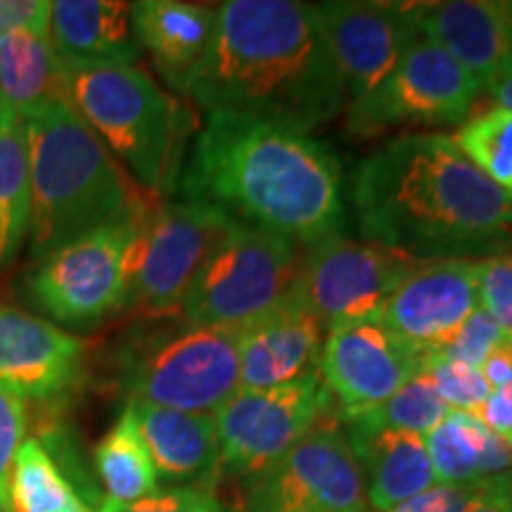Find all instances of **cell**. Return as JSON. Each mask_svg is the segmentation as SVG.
Returning a JSON list of instances; mask_svg holds the SVG:
<instances>
[{
    "label": "cell",
    "mask_w": 512,
    "mask_h": 512,
    "mask_svg": "<svg viewBox=\"0 0 512 512\" xmlns=\"http://www.w3.org/2000/svg\"><path fill=\"white\" fill-rule=\"evenodd\" d=\"M351 202L366 240L413 264L494 256L512 247V192L451 136L408 133L358 164Z\"/></svg>",
    "instance_id": "cell-1"
},
{
    "label": "cell",
    "mask_w": 512,
    "mask_h": 512,
    "mask_svg": "<svg viewBox=\"0 0 512 512\" xmlns=\"http://www.w3.org/2000/svg\"><path fill=\"white\" fill-rule=\"evenodd\" d=\"M185 93L207 114L309 133L349 105L313 8L297 0H228Z\"/></svg>",
    "instance_id": "cell-2"
},
{
    "label": "cell",
    "mask_w": 512,
    "mask_h": 512,
    "mask_svg": "<svg viewBox=\"0 0 512 512\" xmlns=\"http://www.w3.org/2000/svg\"><path fill=\"white\" fill-rule=\"evenodd\" d=\"M181 190L297 247L335 238L344 223L342 166L328 145L233 114H207Z\"/></svg>",
    "instance_id": "cell-3"
},
{
    "label": "cell",
    "mask_w": 512,
    "mask_h": 512,
    "mask_svg": "<svg viewBox=\"0 0 512 512\" xmlns=\"http://www.w3.org/2000/svg\"><path fill=\"white\" fill-rule=\"evenodd\" d=\"M22 119L29 143L34 264L143 204L136 185L72 102H50Z\"/></svg>",
    "instance_id": "cell-4"
},
{
    "label": "cell",
    "mask_w": 512,
    "mask_h": 512,
    "mask_svg": "<svg viewBox=\"0 0 512 512\" xmlns=\"http://www.w3.org/2000/svg\"><path fill=\"white\" fill-rule=\"evenodd\" d=\"M67 95L117 164L152 195L174 188L188 114L136 64L67 72Z\"/></svg>",
    "instance_id": "cell-5"
},
{
    "label": "cell",
    "mask_w": 512,
    "mask_h": 512,
    "mask_svg": "<svg viewBox=\"0 0 512 512\" xmlns=\"http://www.w3.org/2000/svg\"><path fill=\"white\" fill-rule=\"evenodd\" d=\"M131 401L214 415L240 392V330L192 325L138 337L121 354Z\"/></svg>",
    "instance_id": "cell-6"
},
{
    "label": "cell",
    "mask_w": 512,
    "mask_h": 512,
    "mask_svg": "<svg viewBox=\"0 0 512 512\" xmlns=\"http://www.w3.org/2000/svg\"><path fill=\"white\" fill-rule=\"evenodd\" d=\"M299 266L294 242L235 223L185 294L183 320L211 328H247L290 297Z\"/></svg>",
    "instance_id": "cell-7"
},
{
    "label": "cell",
    "mask_w": 512,
    "mask_h": 512,
    "mask_svg": "<svg viewBox=\"0 0 512 512\" xmlns=\"http://www.w3.org/2000/svg\"><path fill=\"white\" fill-rule=\"evenodd\" d=\"M233 228L219 207L192 197L145 207L128 252L126 309L181 311L197 273Z\"/></svg>",
    "instance_id": "cell-8"
},
{
    "label": "cell",
    "mask_w": 512,
    "mask_h": 512,
    "mask_svg": "<svg viewBox=\"0 0 512 512\" xmlns=\"http://www.w3.org/2000/svg\"><path fill=\"white\" fill-rule=\"evenodd\" d=\"M147 204L81 235L29 273V302L67 328H93L126 309L128 252Z\"/></svg>",
    "instance_id": "cell-9"
},
{
    "label": "cell",
    "mask_w": 512,
    "mask_h": 512,
    "mask_svg": "<svg viewBox=\"0 0 512 512\" xmlns=\"http://www.w3.org/2000/svg\"><path fill=\"white\" fill-rule=\"evenodd\" d=\"M332 401L320 375L271 389H240L214 413L221 465L254 477L323 425Z\"/></svg>",
    "instance_id": "cell-10"
},
{
    "label": "cell",
    "mask_w": 512,
    "mask_h": 512,
    "mask_svg": "<svg viewBox=\"0 0 512 512\" xmlns=\"http://www.w3.org/2000/svg\"><path fill=\"white\" fill-rule=\"evenodd\" d=\"M366 501V477L347 432L328 422L245 479V512H366Z\"/></svg>",
    "instance_id": "cell-11"
},
{
    "label": "cell",
    "mask_w": 512,
    "mask_h": 512,
    "mask_svg": "<svg viewBox=\"0 0 512 512\" xmlns=\"http://www.w3.org/2000/svg\"><path fill=\"white\" fill-rule=\"evenodd\" d=\"M479 91L451 55L420 38L373 95L351 102L349 128L373 136L401 126L465 124Z\"/></svg>",
    "instance_id": "cell-12"
},
{
    "label": "cell",
    "mask_w": 512,
    "mask_h": 512,
    "mask_svg": "<svg viewBox=\"0 0 512 512\" xmlns=\"http://www.w3.org/2000/svg\"><path fill=\"white\" fill-rule=\"evenodd\" d=\"M320 31L351 102L366 100L420 41V3L328 0L313 3Z\"/></svg>",
    "instance_id": "cell-13"
},
{
    "label": "cell",
    "mask_w": 512,
    "mask_h": 512,
    "mask_svg": "<svg viewBox=\"0 0 512 512\" xmlns=\"http://www.w3.org/2000/svg\"><path fill=\"white\" fill-rule=\"evenodd\" d=\"M413 266L406 256L370 240L335 235L304 256L294 292L325 328L375 320Z\"/></svg>",
    "instance_id": "cell-14"
},
{
    "label": "cell",
    "mask_w": 512,
    "mask_h": 512,
    "mask_svg": "<svg viewBox=\"0 0 512 512\" xmlns=\"http://www.w3.org/2000/svg\"><path fill=\"white\" fill-rule=\"evenodd\" d=\"M422 370V356L399 342L380 320L332 325L318 375L342 422L373 413Z\"/></svg>",
    "instance_id": "cell-15"
},
{
    "label": "cell",
    "mask_w": 512,
    "mask_h": 512,
    "mask_svg": "<svg viewBox=\"0 0 512 512\" xmlns=\"http://www.w3.org/2000/svg\"><path fill=\"white\" fill-rule=\"evenodd\" d=\"M477 309V261H425L401 280L377 320L425 358L441 354Z\"/></svg>",
    "instance_id": "cell-16"
},
{
    "label": "cell",
    "mask_w": 512,
    "mask_h": 512,
    "mask_svg": "<svg viewBox=\"0 0 512 512\" xmlns=\"http://www.w3.org/2000/svg\"><path fill=\"white\" fill-rule=\"evenodd\" d=\"M86 344L34 313L0 304V389L48 401L74 387Z\"/></svg>",
    "instance_id": "cell-17"
},
{
    "label": "cell",
    "mask_w": 512,
    "mask_h": 512,
    "mask_svg": "<svg viewBox=\"0 0 512 512\" xmlns=\"http://www.w3.org/2000/svg\"><path fill=\"white\" fill-rule=\"evenodd\" d=\"M328 328L292 292L240 330V389H271L318 373Z\"/></svg>",
    "instance_id": "cell-18"
},
{
    "label": "cell",
    "mask_w": 512,
    "mask_h": 512,
    "mask_svg": "<svg viewBox=\"0 0 512 512\" xmlns=\"http://www.w3.org/2000/svg\"><path fill=\"white\" fill-rule=\"evenodd\" d=\"M420 34L451 55L484 91L512 55V3H420Z\"/></svg>",
    "instance_id": "cell-19"
},
{
    "label": "cell",
    "mask_w": 512,
    "mask_h": 512,
    "mask_svg": "<svg viewBox=\"0 0 512 512\" xmlns=\"http://www.w3.org/2000/svg\"><path fill=\"white\" fill-rule=\"evenodd\" d=\"M50 38L67 72L133 64L143 53L133 31V3L119 0H57Z\"/></svg>",
    "instance_id": "cell-20"
},
{
    "label": "cell",
    "mask_w": 512,
    "mask_h": 512,
    "mask_svg": "<svg viewBox=\"0 0 512 512\" xmlns=\"http://www.w3.org/2000/svg\"><path fill=\"white\" fill-rule=\"evenodd\" d=\"M347 439L366 477L368 505L387 512L437 484L425 437L351 420Z\"/></svg>",
    "instance_id": "cell-21"
},
{
    "label": "cell",
    "mask_w": 512,
    "mask_h": 512,
    "mask_svg": "<svg viewBox=\"0 0 512 512\" xmlns=\"http://www.w3.org/2000/svg\"><path fill=\"white\" fill-rule=\"evenodd\" d=\"M150 453L157 477L183 486H204L221 465L216 420L209 413H183L126 401Z\"/></svg>",
    "instance_id": "cell-22"
},
{
    "label": "cell",
    "mask_w": 512,
    "mask_h": 512,
    "mask_svg": "<svg viewBox=\"0 0 512 512\" xmlns=\"http://www.w3.org/2000/svg\"><path fill=\"white\" fill-rule=\"evenodd\" d=\"M216 27V8L183 0L133 3V31L164 79L185 93L190 76L207 55Z\"/></svg>",
    "instance_id": "cell-23"
},
{
    "label": "cell",
    "mask_w": 512,
    "mask_h": 512,
    "mask_svg": "<svg viewBox=\"0 0 512 512\" xmlns=\"http://www.w3.org/2000/svg\"><path fill=\"white\" fill-rule=\"evenodd\" d=\"M425 444L441 484H472L512 472V444L472 413L451 411Z\"/></svg>",
    "instance_id": "cell-24"
},
{
    "label": "cell",
    "mask_w": 512,
    "mask_h": 512,
    "mask_svg": "<svg viewBox=\"0 0 512 512\" xmlns=\"http://www.w3.org/2000/svg\"><path fill=\"white\" fill-rule=\"evenodd\" d=\"M0 95L22 114L69 102L67 67L50 31H12L0 38Z\"/></svg>",
    "instance_id": "cell-25"
},
{
    "label": "cell",
    "mask_w": 512,
    "mask_h": 512,
    "mask_svg": "<svg viewBox=\"0 0 512 512\" xmlns=\"http://www.w3.org/2000/svg\"><path fill=\"white\" fill-rule=\"evenodd\" d=\"M31 178L29 143L22 114L0 95V271L29 238Z\"/></svg>",
    "instance_id": "cell-26"
},
{
    "label": "cell",
    "mask_w": 512,
    "mask_h": 512,
    "mask_svg": "<svg viewBox=\"0 0 512 512\" xmlns=\"http://www.w3.org/2000/svg\"><path fill=\"white\" fill-rule=\"evenodd\" d=\"M95 472L110 503H136L159 491L157 470L128 406L95 446Z\"/></svg>",
    "instance_id": "cell-27"
},
{
    "label": "cell",
    "mask_w": 512,
    "mask_h": 512,
    "mask_svg": "<svg viewBox=\"0 0 512 512\" xmlns=\"http://www.w3.org/2000/svg\"><path fill=\"white\" fill-rule=\"evenodd\" d=\"M10 512H95L38 439H24L10 475Z\"/></svg>",
    "instance_id": "cell-28"
},
{
    "label": "cell",
    "mask_w": 512,
    "mask_h": 512,
    "mask_svg": "<svg viewBox=\"0 0 512 512\" xmlns=\"http://www.w3.org/2000/svg\"><path fill=\"white\" fill-rule=\"evenodd\" d=\"M451 138L484 176L512 192V112L491 107L467 119Z\"/></svg>",
    "instance_id": "cell-29"
},
{
    "label": "cell",
    "mask_w": 512,
    "mask_h": 512,
    "mask_svg": "<svg viewBox=\"0 0 512 512\" xmlns=\"http://www.w3.org/2000/svg\"><path fill=\"white\" fill-rule=\"evenodd\" d=\"M448 413H451V408L439 399L430 377L420 370L418 375L403 384L392 399L384 401L380 408H375L373 413L363 415L358 420H366L375 427H384V430H399L427 437L434 427L446 420Z\"/></svg>",
    "instance_id": "cell-30"
},
{
    "label": "cell",
    "mask_w": 512,
    "mask_h": 512,
    "mask_svg": "<svg viewBox=\"0 0 512 512\" xmlns=\"http://www.w3.org/2000/svg\"><path fill=\"white\" fill-rule=\"evenodd\" d=\"M422 373L430 377L439 399L451 411L477 415L491 394V387L484 380L482 370L444 354L422 358Z\"/></svg>",
    "instance_id": "cell-31"
},
{
    "label": "cell",
    "mask_w": 512,
    "mask_h": 512,
    "mask_svg": "<svg viewBox=\"0 0 512 512\" xmlns=\"http://www.w3.org/2000/svg\"><path fill=\"white\" fill-rule=\"evenodd\" d=\"M479 309L496 320L512 342V252H501L477 261Z\"/></svg>",
    "instance_id": "cell-32"
},
{
    "label": "cell",
    "mask_w": 512,
    "mask_h": 512,
    "mask_svg": "<svg viewBox=\"0 0 512 512\" xmlns=\"http://www.w3.org/2000/svg\"><path fill=\"white\" fill-rule=\"evenodd\" d=\"M95 512H221V505L207 486H171L136 503L102 501Z\"/></svg>",
    "instance_id": "cell-33"
},
{
    "label": "cell",
    "mask_w": 512,
    "mask_h": 512,
    "mask_svg": "<svg viewBox=\"0 0 512 512\" xmlns=\"http://www.w3.org/2000/svg\"><path fill=\"white\" fill-rule=\"evenodd\" d=\"M27 434V401L0 389V508L10 510V475Z\"/></svg>",
    "instance_id": "cell-34"
},
{
    "label": "cell",
    "mask_w": 512,
    "mask_h": 512,
    "mask_svg": "<svg viewBox=\"0 0 512 512\" xmlns=\"http://www.w3.org/2000/svg\"><path fill=\"white\" fill-rule=\"evenodd\" d=\"M503 342H508V339H505L503 330L498 328L496 320L484 309H477L465 320L463 328L458 330V335L448 342V347L441 354L463 361L467 366L479 368L486 361V356L501 347Z\"/></svg>",
    "instance_id": "cell-35"
},
{
    "label": "cell",
    "mask_w": 512,
    "mask_h": 512,
    "mask_svg": "<svg viewBox=\"0 0 512 512\" xmlns=\"http://www.w3.org/2000/svg\"><path fill=\"white\" fill-rule=\"evenodd\" d=\"M484 482V479H482ZM482 482L472 484H434L422 494L408 498L387 512H467L477 501Z\"/></svg>",
    "instance_id": "cell-36"
},
{
    "label": "cell",
    "mask_w": 512,
    "mask_h": 512,
    "mask_svg": "<svg viewBox=\"0 0 512 512\" xmlns=\"http://www.w3.org/2000/svg\"><path fill=\"white\" fill-rule=\"evenodd\" d=\"M50 15L48 0H0V38L12 31H50Z\"/></svg>",
    "instance_id": "cell-37"
},
{
    "label": "cell",
    "mask_w": 512,
    "mask_h": 512,
    "mask_svg": "<svg viewBox=\"0 0 512 512\" xmlns=\"http://www.w3.org/2000/svg\"><path fill=\"white\" fill-rule=\"evenodd\" d=\"M477 418L489 427L491 432L512 444V377L503 387L494 389L482 408H479Z\"/></svg>",
    "instance_id": "cell-38"
},
{
    "label": "cell",
    "mask_w": 512,
    "mask_h": 512,
    "mask_svg": "<svg viewBox=\"0 0 512 512\" xmlns=\"http://www.w3.org/2000/svg\"><path fill=\"white\" fill-rule=\"evenodd\" d=\"M479 370H482L484 380L489 382L491 392L503 387V384L512 377V342H503L501 347L491 351V354L486 356V361L479 366Z\"/></svg>",
    "instance_id": "cell-39"
},
{
    "label": "cell",
    "mask_w": 512,
    "mask_h": 512,
    "mask_svg": "<svg viewBox=\"0 0 512 512\" xmlns=\"http://www.w3.org/2000/svg\"><path fill=\"white\" fill-rule=\"evenodd\" d=\"M503 484H505V475L494 477V479H484L477 501L472 503V508L467 512H505Z\"/></svg>",
    "instance_id": "cell-40"
},
{
    "label": "cell",
    "mask_w": 512,
    "mask_h": 512,
    "mask_svg": "<svg viewBox=\"0 0 512 512\" xmlns=\"http://www.w3.org/2000/svg\"><path fill=\"white\" fill-rule=\"evenodd\" d=\"M484 91H489V95L496 102V107L512 112V55L510 60L503 64L501 72L496 74V79L491 81Z\"/></svg>",
    "instance_id": "cell-41"
},
{
    "label": "cell",
    "mask_w": 512,
    "mask_h": 512,
    "mask_svg": "<svg viewBox=\"0 0 512 512\" xmlns=\"http://www.w3.org/2000/svg\"><path fill=\"white\" fill-rule=\"evenodd\" d=\"M503 501H505V512H512V472H510V475H505Z\"/></svg>",
    "instance_id": "cell-42"
},
{
    "label": "cell",
    "mask_w": 512,
    "mask_h": 512,
    "mask_svg": "<svg viewBox=\"0 0 512 512\" xmlns=\"http://www.w3.org/2000/svg\"><path fill=\"white\" fill-rule=\"evenodd\" d=\"M0 512H10V510H5V508H0Z\"/></svg>",
    "instance_id": "cell-43"
}]
</instances>
